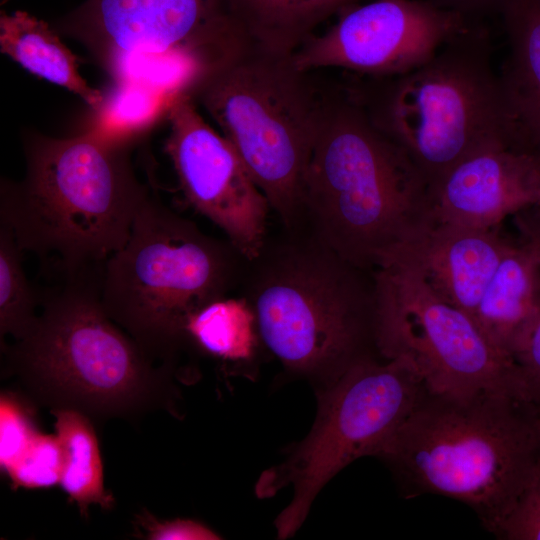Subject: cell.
<instances>
[{"label":"cell","mask_w":540,"mask_h":540,"mask_svg":"<svg viewBox=\"0 0 540 540\" xmlns=\"http://www.w3.org/2000/svg\"><path fill=\"white\" fill-rule=\"evenodd\" d=\"M513 217L518 236L485 289L473 320L515 363L540 317V230L531 207Z\"/></svg>","instance_id":"cell-16"},{"label":"cell","mask_w":540,"mask_h":540,"mask_svg":"<svg viewBox=\"0 0 540 540\" xmlns=\"http://www.w3.org/2000/svg\"><path fill=\"white\" fill-rule=\"evenodd\" d=\"M186 333L191 344L225 362L251 360L261 341L255 315L242 296L206 305L189 319Z\"/></svg>","instance_id":"cell-21"},{"label":"cell","mask_w":540,"mask_h":540,"mask_svg":"<svg viewBox=\"0 0 540 540\" xmlns=\"http://www.w3.org/2000/svg\"><path fill=\"white\" fill-rule=\"evenodd\" d=\"M374 273L376 346L384 359L408 360L434 395L522 394L515 363L465 312L437 296L411 264L396 260Z\"/></svg>","instance_id":"cell-10"},{"label":"cell","mask_w":540,"mask_h":540,"mask_svg":"<svg viewBox=\"0 0 540 540\" xmlns=\"http://www.w3.org/2000/svg\"><path fill=\"white\" fill-rule=\"evenodd\" d=\"M240 286L261 342L287 372L318 390L379 355L374 273L304 229L268 235L258 256L245 261Z\"/></svg>","instance_id":"cell-3"},{"label":"cell","mask_w":540,"mask_h":540,"mask_svg":"<svg viewBox=\"0 0 540 540\" xmlns=\"http://www.w3.org/2000/svg\"><path fill=\"white\" fill-rule=\"evenodd\" d=\"M436 222L428 184L406 151L359 101L327 104L305 174L300 229L374 272Z\"/></svg>","instance_id":"cell-1"},{"label":"cell","mask_w":540,"mask_h":540,"mask_svg":"<svg viewBox=\"0 0 540 540\" xmlns=\"http://www.w3.org/2000/svg\"><path fill=\"white\" fill-rule=\"evenodd\" d=\"M361 104L375 125L406 151L429 188L477 152L500 145L513 148L490 36L481 22L423 65L388 77L372 103Z\"/></svg>","instance_id":"cell-8"},{"label":"cell","mask_w":540,"mask_h":540,"mask_svg":"<svg viewBox=\"0 0 540 540\" xmlns=\"http://www.w3.org/2000/svg\"><path fill=\"white\" fill-rule=\"evenodd\" d=\"M245 260L227 241L150 196L126 243L105 262L100 298L109 317L150 356L171 363L191 344L186 326L240 286Z\"/></svg>","instance_id":"cell-6"},{"label":"cell","mask_w":540,"mask_h":540,"mask_svg":"<svg viewBox=\"0 0 540 540\" xmlns=\"http://www.w3.org/2000/svg\"><path fill=\"white\" fill-rule=\"evenodd\" d=\"M292 56L246 44L181 86L205 108L283 228L302 224L306 170L326 107Z\"/></svg>","instance_id":"cell-7"},{"label":"cell","mask_w":540,"mask_h":540,"mask_svg":"<svg viewBox=\"0 0 540 540\" xmlns=\"http://www.w3.org/2000/svg\"><path fill=\"white\" fill-rule=\"evenodd\" d=\"M25 155L24 178L2 182L0 225L22 251L56 258L68 277L102 269L151 196L123 141L96 130L69 138L33 135Z\"/></svg>","instance_id":"cell-4"},{"label":"cell","mask_w":540,"mask_h":540,"mask_svg":"<svg viewBox=\"0 0 540 540\" xmlns=\"http://www.w3.org/2000/svg\"><path fill=\"white\" fill-rule=\"evenodd\" d=\"M344 2V4L349 7V6H352L354 4H356L358 1L360 0H342Z\"/></svg>","instance_id":"cell-29"},{"label":"cell","mask_w":540,"mask_h":540,"mask_svg":"<svg viewBox=\"0 0 540 540\" xmlns=\"http://www.w3.org/2000/svg\"><path fill=\"white\" fill-rule=\"evenodd\" d=\"M65 452L58 436L39 432L5 473L14 488H49L60 482Z\"/></svg>","instance_id":"cell-23"},{"label":"cell","mask_w":540,"mask_h":540,"mask_svg":"<svg viewBox=\"0 0 540 540\" xmlns=\"http://www.w3.org/2000/svg\"><path fill=\"white\" fill-rule=\"evenodd\" d=\"M425 391L408 360L379 355L363 358L318 390L308 435L255 485L260 498L293 489L292 500L275 520L279 539L297 532L318 493L339 471L363 456L377 457Z\"/></svg>","instance_id":"cell-9"},{"label":"cell","mask_w":540,"mask_h":540,"mask_svg":"<svg viewBox=\"0 0 540 540\" xmlns=\"http://www.w3.org/2000/svg\"><path fill=\"white\" fill-rule=\"evenodd\" d=\"M55 430L65 452L59 484L82 515L90 505L110 509L113 496L105 489L97 436L89 417L74 409H52Z\"/></svg>","instance_id":"cell-20"},{"label":"cell","mask_w":540,"mask_h":540,"mask_svg":"<svg viewBox=\"0 0 540 540\" xmlns=\"http://www.w3.org/2000/svg\"><path fill=\"white\" fill-rule=\"evenodd\" d=\"M531 211L540 230V206L531 207ZM515 365L524 397L540 407V317Z\"/></svg>","instance_id":"cell-26"},{"label":"cell","mask_w":540,"mask_h":540,"mask_svg":"<svg viewBox=\"0 0 540 540\" xmlns=\"http://www.w3.org/2000/svg\"><path fill=\"white\" fill-rule=\"evenodd\" d=\"M167 108L170 131L164 150L185 199L226 234L245 261L256 258L269 235L266 196L231 143L205 122L181 86Z\"/></svg>","instance_id":"cell-13"},{"label":"cell","mask_w":540,"mask_h":540,"mask_svg":"<svg viewBox=\"0 0 540 540\" xmlns=\"http://www.w3.org/2000/svg\"><path fill=\"white\" fill-rule=\"evenodd\" d=\"M0 49L33 75L78 95L93 109L102 107V92L80 75L77 56L43 20L24 11L2 12Z\"/></svg>","instance_id":"cell-18"},{"label":"cell","mask_w":540,"mask_h":540,"mask_svg":"<svg viewBox=\"0 0 540 540\" xmlns=\"http://www.w3.org/2000/svg\"><path fill=\"white\" fill-rule=\"evenodd\" d=\"M513 240L502 225L474 228L436 222L421 242L389 262L413 265L437 296L473 319Z\"/></svg>","instance_id":"cell-15"},{"label":"cell","mask_w":540,"mask_h":540,"mask_svg":"<svg viewBox=\"0 0 540 540\" xmlns=\"http://www.w3.org/2000/svg\"><path fill=\"white\" fill-rule=\"evenodd\" d=\"M432 4L468 19L480 21L494 15H501L509 0H428Z\"/></svg>","instance_id":"cell-28"},{"label":"cell","mask_w":540,"mask_h":540,"mask_svg":"<svg viewBox=\"0 0 540 540\" xmlns=\"http://www.w3.org/2000/svg\"><path fill=\"white\" fill-rule=\"evenodd\" d=\"M245 39L263 51L292 56L324 20L347 6L342 0H228Z\"/></svg>","instance_id":"cell-19"},{"label":"cell","mask_w":540,"mask_h":540,"mask_svg":"<svg viewBox=\"0 0 540 540\" xmlns=\"http://www.w3.org/2000/svg\"><path fill=\"white\" fill-rule=\"evenodd\" d=\"M377 457L409 495L458 500L493 534L540 474V407L513 392L425 391Z\"/></svg>","instance_id":"cell-2"},{"label":"cell","mask_w":540,"mask_h":540,"mask_svg":"<svg viewBox=\"0 0 540 540\" xmlns=\"http://www.w3.org/2000/svg\"><path fill=\"white\" fill-rule=\"evenodd\" d=\"M429 193L437 222L499 226L540 206V160L506 145L488 148L456 164Z\"/></svg>","instance_id":"cell-14"},{"label":"cell","mask_w":540,"mask_h":540,"mask_svg":"<svg viewBox=\"0 0 540 540\" xmlns=\"http://www.w3.org/2000/svg\"><path fill=\"white\" fill-rule=\"evenodd\" d=\"M508 51L498 74L513 148L540 160V0H509Z\"/></svg>","instance_id":"cell-17"},{"label":"cell","mask_w":540,"mask_h":540,"mask_svg":"<svg viewBox=\"0 0 540 540\" xmlns=\"http://www.w3.org/2000/svg\"><path fill=\"white\" fill-rule=\"evenodd\" d=\"M40 431L33 408L19 395L5 392L0 401V464L7 470L23 454Z\"/></svg>","instance_id":"cell-24"},{"label":"cell","mask_w":540,"mask_h":540,"mask_svg":"<svg viewBox=\"0 0 540 540\" xmlns=\"http://www.w3.org/2000/svg\"><path fill=\"white\" fill-rule=\"evenodd\" d=\"M101 271L68 277L42 300L28 332L4 349L8 370L52 409L134 416L174 400L171 366L150 356L105 311Z\"/></svg>","instance_id":"cell-5"},{"label":"cell","mask_w":540,"mask_h":540,"mask_svg":"<svg viewBox=\"0 0 540 540\" xmlns=\"http://www.w3.org/2000/svg\"><path fill=\"white\" fill-rule=\"evenodd\" d=\"M493 534L503 540H540V474Z\"/></svg>","instance_id":"cell-25"},{"label":"cell","mask_w":540,"mask_h":540,"mask_svg":"<svg viewBox=\"0 0 540 540\" xmlns=\"http://www.w3.org/2000/svg\"><path fill=\"white\" fill-rule=\"evenodd\" d=\"M147 538L153 540H215L220 535L204 524L190 519L157 521L146 515L142 518Z\"/></svg>","instance_id":"cell-27"},{"label":"cell","mask_w":540,"mask_h":540,"mask_svg":"<svg viewBox=\"0 0 540 540\" xmlns=\"http://www.w3.org/2000/svg\"><path fill=\"white\" fill-rule=\"evenodd\" d=\"M22 249L13 233L0 225V335L22 338L37 318L38 295L22 265Z\"/></svg>","instance_id":"cell-22"},{"label":"cell","mask_w":540,"mask_h":540,"mask_svg":"<svg viewBox=\"0 0 540 540\" xmlns=\"http://www.w3.org/2000/svg\"><path fill=\"white\" fill-rule=\"evenodd\" d=\"M59 28L111 69L153 56L178 60L196 74L248 43L228 0H86Z\"/></svg>","instance_id":"cell-11"},{"label":"cell","mask_w":540,"mask_h":540,"mask_svg":"<svg viewBox=\"0 0 540 540\" xmlns=\"http://www.w3.org/2000/svg\"><path fill=\"white\" fill-rule=\"evenodd\" d=\"M338 21L294 54L309 72L343 68L394 77L423 65L451 39L480 22L428 0H373L342 10Z\"/></svg>","instance_id":"cell-12"}]
</instances>
